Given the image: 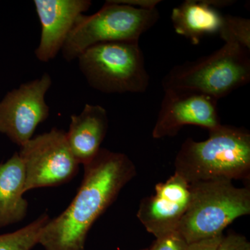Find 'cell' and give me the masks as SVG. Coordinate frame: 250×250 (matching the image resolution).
<instances>
[{"mask_svg":"<svg viewBox=\"0 0 250 250\" xmlns=\"http://www.w3.org/2000/svg\"><path fill=\"white\" fill-rule=\"evenodd\" d=\"M83 166V180L76 196L41 231L39 244L45 250H84L94 223L137 174L126 154L105 148Z\"/></svg>","mask_w":250,"mask_h":250,"instance_id":"1","label":"cell"},{"mask_svg":"<svg viewBox=\"0 0 250 250\" xmlns=\"http://www.w3.org/2000/svg\"><path fill=\"white\" fill-rule=\"evenodd\" d=\"M203 141L188 138L174 159V173L191 184L212 179H249L250 134L221 125Z\"/></svg>","mask_w":250,"mask_h":250,"instance_id":"2","label":"cell"},{"mask_svg":"<svg viewBox=\"0 0 250 250\" xmlns=\"http://www.w3.org/2000/svg\"><path fill=\"white\" fill-rule=\"evenodd\" d=\"M250 81V49L227 42L207 57L172 67L162 86L164 90L201 94L218 101Z\"/></svg>","mask_w":250,"mask_h":250,"instance_id":"3","label":"cell"},{"mask_svg":"<svg viewBox=\"0 0 250 250\" xmlns=\"http://www.w3.org/2000/svg\"><path fill=\"white\" fill-rule=\"evenodd\" d=\"M190 198L177 231L188 244L223 234L230 224L250 214V190L219 179L190 184Z\"/></svg>","mask_w":250,"mask_h":250,"instance_id":"4","label":"cell"},{"mask_svg":"<svg viewBox=\"0 0 250 250\" xmlns=\"http://www.w3.org/2000/svg\"><path fill=\"white\" fill-rule=\"evenodd\" d=\"M77 59L88 85L101 93H142L149 87V76L139 41L98 44Z\"/></svg>","mask_w":250,"mask_h":250,"instance_id":"5","label":"cell"},{"mask_svg":"<svg viewBox=\"0 0 250 250\" xmlns=\"http://www.w3.org/2000/svg\"><path fill=\"white\" fill-rule=\"evenodd\" d=\"M157 8L142 9L108 0L98 12L81 15L62 46L67 62L78 58L92 46L116 41H139L140 37L158 22Z\"/></svg>","mask_w":250,"mask_h":250,"instance_id":"6","label":"cell"},{"mask_svg":"<svg viewBox=\"0 0 250 250\" xmlns=\"http://www.w3.org/2000/svg\"><path fill=\"white\" fill-rule=\"evenodd\" d=\"M18 153L25 170V192L66 183L80 165L67 143L66 131L57 128L34 136Z\"/></svg>","mask_w":250,"mask_h":250,"instance_id":"7","label":"cell"},{"mask_svg":"<svg viewBox=\"0 0 250 250\" xmlns=\"http://www.w3.org/2000/svg\"><path fill=\"white\" fill-rule=\"evenodd\" d=\"M52 84L48 73L6 93L0 101V134L22 147L34 137L36 128L47 119L45 95Z\"/></svg>","mask_w":250,"mask_h":250,"instance_id":"8","label":"cell"},{"mask_svg":"<svg viewBox=\"0 0 250 250\" xmlns=\"http://www.w3.org/2000/svg\"><path fill=\"white\" fill-rule=\"evenodd\" d=\"M218 100L201 94L164 90L152 137H173L186 125H195L208 131L221 125Z\"/></svg>","mask_w":250,"mask_h":250,"instance_id":"9","label":"cell"},{"mask_svg":"<svg viewBox=\"0 0 250 250\" xmlns=\"http://www.w3.org/2000/svg\"><path fill=\"white\" fill-rule=\"evenodd\" d=\"M190 198V184L174 174L156 184L154 195L141 200L136 215L147 232L159 238L177 231Z\"/></svg>","mask_w":250,"mask_h":250,"instance_id":"10","label":"cell"},{"mask_svg":"<svg viewBox=\"0 0 250 250\" xmlns=\"http://www.w3.org/2000/svg\"><path fill=\"white\" fill-rule=\"evenodd\" d=\"M41 23L40 42L35 56L41 62H49L62 51L67 36L81 15L89 10L90 0H35Z\"/></svg>","mask_w":250,"mask_h":250,"instance_id":"11","label":"cell"},{"mask_svg":"<svg viewBox=\"0 0 250 250\" xmlns=\"http://www.w3.org/2000/svg\"><path fill=\"white\" fill-rule=\"evenodd\" d=\"M70 120L67 143L79 164L84 165L102 148L108 132L107 112L100 105L86 104L80 114L72 115Z\"/></svg>","mask_w":250,"mask_h":250,"instance_id":"12","label":"cell"},{"mask_svg":"<svg viewBox=\"0 0 250 250\" xmlns=\"http://www.w3.org/2000/svg\"><path fill=\"white\" fill-rule=\"evenodd\" d=\"M224 14L210 0H187L171 14L175 32L198 45L206 36L218 34L223 25Z\"/></svg>","mask_w":250,"mask_h":250,"instance_id":"13","label":"cell"},{"mask_svg":"<svg viewBox=\"0 0 250 250\" xmlns=\"http://www.w3.org/2000/svg\"><path fill=\"white\" fill-rule=\"evenodd\" d=\"M24 185V164L16 152L6 162L0 163V228L20 223L27 215Z\"/></svg>","mask_w":250,"mask_h":250,"instance_id":"14","label":"cell"},{"mask_svg":"<svg viewBox=\"0 0 250 250\" xmlns=\"http://www.w3.org/2000/svg\"><path fill=\"white\" fill-rule=\"evenodd\" d=\"M49 220V215L43 213L24 228L0 235V250H31L39 244L41 231Z\"/></svg>","mask_w":250,"mask_h":250,"instance_id":"15","label":"cell"},{"mask_svg":"<svg viewBox=\"0 0 250 250\" xmlns=\"http://www.w3.org/2000/svg\"><path fill=\"white\" fill-rule=\"evenodd\" d=\"M218 35L225 43H237L250 50V20L224 15L223 25Z\"/></svg>","mask_w":250,"mask_h":250,"instance_id":"16","label":"cell"},{"mask_svg":"<svg viewBox=\"0 0 250 250\" xmlns=\"http://www.w3.org/2000/svg\"><path fill=\"white\" fill-rule=\"evenodd\" d=\"M189 244L178 231L156 238L149 250H188Z\"/></svg>","mask_w":250,"mask_h":250,"instance_id":"17","label":"cell"},{"mask_svg":"<svg viewBox=\"0 0 250 250\" xmlns=\"http://www.w3.org/2000/svg\"><path fill=\"white\" fill-rule=\"evenodd\" d=\"M217 250H250V243L243 235L229 233L223 236Z\"/></svg>","mask_w":250,"mask_h":250,"instance_id":"18","label":"cell"},{"mask_svg":"<svg viewBox=\"0 0 250 250\" xmlns=\"http://www.w3.org/2000/svg\"><path fill=\"white\" fill-rule=\"evenodd\" d=\"M223 236V234L219 235L213 238L190 243L188 250H217Z\"/></svg>","mask_w":250,"mask_h":250,"instance_id":"19","label":"cell"},{"mask_svg":"<svg viewBox=\"0 0 250 250\" xmlns=\"http://www.w3.org/2000/svg\"><path fill=\"white\" fill-rule=\"evenodd\" d=\"M121 4L129 5L133 7L142 9H156V6L161 2L160 0H116Z\"/></svg>","mask_w":250,"mask_h":250,"instance_id":"20","label":"cell"},{"mask_svg":"<svg viewBox=\"0 0 250 250\" xmlns=\"http://www.w3.org/2000/svg\"><path fill=\"white\" fill-rule=\"evenodd\" d=\"M139 250H149V248H145V249H141Z\"/></svg>","mask_w":250,"mask_h":250,"instance_id":"21","label":"cell"}]
</instances>
